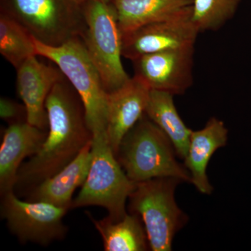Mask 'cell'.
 <instances>
[{
  "instance_id": "cell-1",
  "label": "cell",
  "mask_w": 251,
  "mask_h": 251,
  "mask_svg": "<svg viewBox=\"0 0 251 251\" xmlns=\"http://www.w3.org/2000/svg\"><path fill=\"white\" fill-rule=\"evenodd\" d=\"M46 108L49 119L47 136L40 150L20 168L14 191L28 193L53 176L93 138L86 121L83 103L65 76L52 87Z\"/></svg>"
},
{
  "instance_id": "cell-2",
  "label": "cell",
  "mask_w": 251,
  "mask_h": 251,
  "mask_svg": "<svg viewBox=\"0 0 251 251\" xmlns=\"http://www.w3.org/2000/svg\"><path fill=\"white\" fill-rule=\"evenodd\" d=\"M176 156L171 140L145 114L124 137L116 153L126 174L135 184L162 177L191 183V175Z\"/></svg>"
},
{
  "instance_id": "cell-3",
  "label": "cell",
  "mask_w": 251,
  "mask_h": 251,
  "mask_svg": "<svg viewBox=\"0 0 251 251\" xmlns=\"http://www.w3.org/2000/svg\"><path fill=\"white\" fill-rule=\"evenodd\" d=\"M34 41L36 54L55 64L78 94L92 135L106 133L108 93L81 38H75L59 46Z\"/></svg>"
},
{
  "instance_id": "cell-4",
  "label": "cell",
  "mask_w": 251,
  "mask_h": 251,
  "mask_svg": "<svg viewBox=\"0 0 251 251\" xmlns=\"http://www.w3.org/2000/svg\"><path fill=\"white\" fill-rule=\"evenodd\" d=\"M181 182L176 178L162 177L135 183L128 208L141 219L150 250L172 251L175 235L188 223L187 214L175 198L176 186Z\"/></svg>"
},
{
  "instance_id": "cell-5",
  "label": "cell",
  "mask_w": 251,
  "mask_h": 251,
  "mask_svg": "<svg viewBox=\"0 0 251 251\" xmlns=\"http://www.w3.org/2000/svg\"><path fill=\"white\" fill-rule=\"evenodd\" d=\"M85 29L81 37L108 93L130 79L122 64L123 34L112 1L88 0L83 3Z\"/></svg>"
},
{
  "instance_id": "cell-6",
  "label": "cell",
  "mask_w": 251,
  "mask_h": 251,
  "mask_svg": "<svg viewBox=\"0 0 251 251\" xmlns=\"http://www.w3.org/2000/svg\"><path fill=\"white\" fill-rule=\"evenodd\" d=\"M1 14L48 46L81 38L85 29L83 4L79 0H5Z\"/></svg>"
},
{
  "instance_id": "cell-7",
  "label": "cell",
  "mask_w": 251,
  "mask_h": 251,
  "mask_svg": "<svg viewBox=\"0 0 251 251\" xmlns=\"http://www.w3.org/2000/svg\"><path fill=\"white\" fill-rule=\"evenodd\" d=\"M88 175L72 209L88 206L105 208L108 217L121 219L127 214L126 202L135 184L128 177L110 146L106 133L94 135Z\"/></svg>"
},
{
  "instance_id": "cell-8",
  "label": "cell",
  "mask_w": 251,
  "mask_h": 251,
  "mask_svg": "<svg viewBox=\"0 0 251 251\" xmlns=\"http://www.w3.org/2000/svg\"><path fill=\"white\" fill-rule=\"evenodd\" d=\"M69 209L40 201H23L14 191L3 195L1 215L21 243L48 246L67 233L63 219Z\"/></svg>"
},
{
  "instance_id": "cell-9",
  "label": "cell",
  "mask_w": 251,
  "mask_h": 251,
  "mask_svg": "<svg viewBox=\"0 0 251 251\" xmlns=\"http://www.w3.org/2000/svg\"><path fill=\"white\" fill-rule=\"evenodd\" d=\"M200 31L192 21V8L168 19L123 34L122 55L130 61L146 54L193 47Z\"/></svg>"
},
{
  "instance_id": "cell-10",
  "label": "cell",
  "mask_w": 251,
  "mask_h": 251,
  "mask_svg": "<svg viewBox=\"0 0 251 251\" xmlns=\"http://www.w3.org/2000/svg\"><path fill=\"white\" fill-rule=\"evenodd\" d=\"M195 46L146 54L132 61L135 76L151 90L181 95L193 83Z\"/></svg>"
},
{
  "instance_id": "cell-11",
  "label": "cell",
  "mask_w": 251,
  "mask_h": 251,
  "mask_svg": "<svg viewBox=\"0 0 251 251\" xmlns=\"http://www.w3.org/2000/svg\"><path fill=\"white\" fill-rule=\"evenodd\" d=\"M37 57H31L16 69V86L18 95L25 107L28 123L47 130L46 100L52 87L64 75L55 64H45Z\"/></svg>"
},
{
  "instance_id": "cell-12",
  "label": "cell",
  "mask_w": 251,
  "mask_h": 251,
  "mask_svg": "<svg viewBox=\"0 0 251 251\" xmlns=\"http://www.w3.org/2000/svg\"><path fill=\"white\" fill-rule=\"evenodd\" d=\"M151 89L133 75L108 95L106 135L115 156L126 134L146 111Z\"/></svg>"
},
{
  "instance_id": "cell-13",
  "label": "cell",
  "mask_w": 251,
  "mask_h": 251,
  "mask_svg": "<svg viewBox=\"0 0 251 251\" xmlns=\"http://www.w3.org/2000/svg\"><path fill=\"white\" fill-rule=\"evenodd\" d=\"M47 133V130L40 129L27 121L11 124L4 130L0 147L1 196L14 191L18 171L23 161L40 150Z\"/></svg>"
},
{
  "instance_id": "cell-14",
  "label": "cell",
  "mask_w": 251,
  "mask_h": 251,
  "mask_svg": "<svg viewBox=\"0 0 251 251\" xmlns=\"http://www.w3.org/2000/svg\"><path fill=\"white\" fill-rule=\"evenodd\" d=\"M228 130L224 122L211 117L204 128L193 130L184 165L191 175V183L200 193L210 195L214 188L208 179L206 169L211 157L226 146Z\"/></svg>"
},
{
  "instance_id": "cell-15",
  "label": "cell",
  "mask_w": 251,
  "mask_h": 251,
  "mask_svg": "<svg viewBox=\"0 0 251 251\" xmlns=\"http://www.w3.org/2000/svg\"><path fill=\"white\" fill-rule=\"evenodd\" d=\"M92 140L70 163L29 191L27 201H40L72 209L73 195L85 182L92 162Z\"/></svg>"
},
{
  "instance_id": "cell-16",
  "label": "cell",
  "mask_w": 251,
  "mask_h": 251,
  "mask_svg": "<svg viewBox=\"0 0 251 251\" xmlns=\"http://www.w3.org/2000/svg\"><path fill=\"white\" fill-rule=\"evenodd\" d=\"M193 0H112L122 34L192 8Z\"/></svg>"
},
{
  "instance_id": "cell-17",
  "label": "cell",
  "mask_w": 251,
  "mask_h": 251,
  "mask_svg": "<svg viewBox=\"0 0 251 251\" xmlns=\"http://www.w3.org/2000/svg\"><path fill=\"white\" fill-rule=\"evenodd\" d=\"M100 234L105 251H145L150 249L146 231L141 219L134 214H126L121 219L108 216L97 220L86 212Z\"/></svg>"
},
{
  "instance_id": "cell-18",
  "label": "cell",
  "mask_w": 251,
  "mask_h": 251,
  "mask_svg": "<svg viewBox=\"0 0 251 251\" xmlns=\"http://www.w3.org/2000/svg\"><path fill=\"white\" fill-rule=\"evenodd\" d=\"M173 97L168 92L151 90L145 115L166 133L174 145L178 158L184 160L193 130L180 117Z\"/></svg>"
},
{
  "instance_id": "cell-19",
  "label": "cell",
  "mask_w": 251,
  "mask_h": 251,
  "mask_svg": "<svg viewBox=\"0 0 251 251\" xmlns=\"http://www.w3.org/2000/svg\"><path fill=\"white\" fill-rule=\"evenodd\" d=\"M0 53L16 69L27 59L37 55L34 37L19 23L1 14Z\"/></svg>"
},
{
  "instance_id": "cell-20",
  "label": "cell",
  "mask_w": 251,
  "mask_h": 251,
  "mask_svg": "<svg viewBox=\"0 0 251 251\" xmlns=\"http://www.w3.org/2000/svg\"><path fill=\"white\" fill-rule=\"evenodd\" d=\"M242 0H193L192 21L201 32L216 31L232 19Z\"/></svg>"
},
{
  "instance_id": "cell-21",
  "label": "cell",
  "mask_w": 251,
  "mask_h": 251,
  "mask_svg": "<svg viewBox=\"0 0 251 251\" xmlns=\"http://www.w3.org/2000/svg\"><path fill=\"white\" fill-rule=\"evenodd\" d=\"M0 117L9 125L27 121V112L25 105L6 97H1L0 99Z\"/></svg>"
},
{
  "instance_id": "cell-22",
  "label": "cell",
  "mask_w": 251,
  "mask_h": 251,
  "mask_svg": "<svg viewBox=\"0 0 251 251\" xmlns=\"http://www.w3.org/2000/svg\"><path fill=\"white\" fill-rule=\"evenodd\" d=\"M79 1H80V2L82 3V4H83L84 2H85V1H88V0H79ZM106 1H112V0H106Z\"/></svg>"
}]
</instances>
